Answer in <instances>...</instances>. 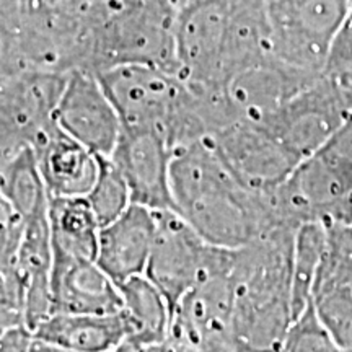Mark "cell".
Returning a JSON list of instances; mask_svg holds the SVG:
<instances>
[{"label":"cell","instance_id":"1","mask_svg":"<svg viewBox=\"0 0 352 352\" xmlns=\"http://www.w3.org/2000/svg\"><path fill=\"white\" fill-rule=\"evenodd\" d=\"M171 196L178 212L209 245L236 250L274 230L263 192L239 182L209 140L173 152Z\"/></svg>","mask_w":352,"mask_h":352},{"label":"cell","instance_id":"2","mask_svg":"<svg viewBox=\"0 0 352 352\" xmlns=\"http://www.w3.org/2000/svg\"><path fill=\"white\" fill-rule=\"evenodd\" d=\"M298 230V228H297ZM294 228H274L233 250V341L239 352H283L296 321Z\"/></svg>","mask_w":352,"mask_h":352},{"label":"cell","instance_id":"3","mask_svg":"<svg viewBox=\"0 0 352 352\" xmlns=\"http://www.w3.org/2000/svg\"><path fill=\"white\" fill-rule=\"evenodd\" d=\"M96 0H0V77L80 69Z\"/></svg>","mask_w":352,"mask_h":352},{"label":"cell","instance_id":"4","mask_svg":"<svg viewBox=\"0 0 352 352\" xmlns=\"http://www.w3.org/2000/svg\"><path fill=\"white\" fill-rule=\"evenodd\" d=\"M176 13L166 0H96L82 41L80 69L101 74L145 65L179 76Z\"/></svg>","mask_w":352,"mask_h":352},{"label":"cell","instance_id":"5","mask_svg":"<svg viewBox=\"0 0 352 352\" xmlns=\"http://www.w3.org/2000/svg\"><path fill=\"white\" fill-rule=\"evenodd\" d=\"M232 320L233 250L215 246L199 279L176 303L168 340L196 352H239Z\"/></svg>","mask_w":352,"mask_h":352},{"label":"cell","instance_id":"6","mask_svg":"<svg viewBox=\"0 0 352 352\" xmlns=\"http://www.w3.org/2000/svg\"><path fill=\"white\" fill-rule=\"evenodd\" d=\"M351 0H267L271 56L303 72L327 74Z\"/></svg>","mask_w":352,"mask_h":352},{"label":"cell","instance_id":"7","mask_svg":"<svg viewBox=\"0 0 352 352\" xmlns=\"http://www.w3.org/2000/svg\"><path fill=\"white\" fill-rule=\"evenodd\" d=\"M69 74L25 70L0 77V160L15 155L57 126Z\"/></svg>","mask_w":352,"mask_h":352},{"label":"cell","instance_id":"8","mask_svg":"<svg viewBox=\"0 0 352 352\" xmlns=\"http://www.w3.org/2000/svg\"><path fill=\"white\" fill-rule=\"evenodd\" d=\"M235 0H189L176 13L179 77L196 87H226V56Z\"/></svg>","mask_w":352,"mask_h":352},{"label":"cell","instance_id":"9","mask_svg":"<svg viewBox=\"0 0 352 352\" xmlns=\"http://www.w3.org/2000/svg\"><path fill=\"white\" fill-rule=\"evenodd\" d=\"M349 116L338 80L324 74L259 124L303 162L315 155Z\"/></svg>","mask_w":352,"mask_h":352},{"label":"cell","instance_id":"10","mask_svg":"<svg viewBox=\"0 0 352 352\" xmlns=\"http://www.w3.org/2000/svg\"><path fill=\"white\" fill-rule=\"evenodd\" d=\"M155 240L145 277L166 297L173 314L176 303L206 270L215 246L173 209L155 210Z\"/></svg>","mask_w":352,"mask_h":352},{"label":"cell","instance_id":"11","mask_svg":"<svg viewBox=\"0 0 352 352\" xmlns=\"http://www.w3.org/2000/svg\"><path fill=\"white\" fill-rule=\"evenodd\" d=\"M206 140L239 182L256 192L279 186L302 164L259 122L236 121Z\"/></svg>","mask_w":352,"mask_h":352},{"label":"cell","instance_id":"12","mask_svg":"<svg viewBox=\"0 0 352 352\" xmlns=\"http://www.w3.org/2000/svg\"><path fill=\"white\" fill-rule=\"evenodd\" d=\"M56 121L65 134L98 157H109L122 134V121L98 74L74 70L65 80Z\"/></svg>","mask_w":352,"mask_h":352},{"label":"cell","instance_id":"13","mask_svg":"<svg viewBox=\"0 0 352 352\" xmlns=\"http://www.w3.org/2000/svg\"><path fill=\"white\" fill-rule=\"evenodd\" d=\"M109 158L124 176L134 204L152 210L173 209V151L160 131L122 127L121 138Z\"/></svg>","mask_w":352,"mask_h":352},{"label":"cell","instance_id":"14","mask_svg":"<svg viewBox=\"0 0 352 352\" xmlns=\"http://www.w3.org/2000/svg\"><path fill=\"white\" fill-rule=\"evenodd\" d=\"M327 248L310 303L334 340L352 351V226L327 223Z\"/></svg>","mask_w":352,"mask_h":352},{"label":"cell","instance_id":"15","mask_svg":"<svg viewBox=\"0 0 352 352\" xmlns=\"http://www.w3.org/2000/svg\"><path fill=\"white\" fill-rule=\"evenodd\" d=\"M321 76L267 57L233 76L226 83V95L236 121L263 122Z\"/></svg>","mask_w":352,"mask_h":352},{"label":"cell","instance_id":"16","mask_svg":"<svg viewBox=\"0 0 352 352\" xmlns=\"http://www.w3.org/2000/svg\"><path fill=\"white\" fill-rule=\"evenodd\" d=\"M52 314L107 315L122 310L120 285L96 259L52 254Z\"/></svg>","mask_w":352,"mask_h":352},{"label":"cell","instance_id":"17","mask_svg":"<svg viewBox=\"0 0 352 352\" xmlns=\"http://www.w3.org/2000/svg\"><path fill=\"white\" fill-rule=\"evenodd\" d=\"M157 232L155 210L132 204L101 227L96 263L118 285L145 276Z\"/></svg>","mask_w":352,"mask_h":352},{"label":"cell","instance_id":"18","mask_svg":"<svg viewBox=\"0 0 352 352\" xmlns=\"http://www.w3.org/2000/svg\"><path fill=\"white\" fill-rule=\"evenodd\" d=\"M50 196L85 197L94 188L100 157L77 142L57 124L33 145Z\"/></svg>","mask_w":352,"mask_h":352},{"label":"cell","instance_id":"19","mask_svg":"<svg viewBox=\"0 0 352 352\" xmlns=\"http://www.w3.org/2000/svg\"><path fill=\"white\" fill-rule=\"evenodd\" d=\"M34 338L77 352H113L127 342L121 311L107 315L52 314L34 329Z\"/></svg>","mask_w":352,"mask_h":352},{"label":"cell","instance_id":"20","mask_svg":"<svg viewBox=\"0 0 352 352\" xmlns=\"http://www.w3.org/2000/svg\"><path fill=\"white\" fill-rule=\"evenodd\" d=\"M122 310L127 327V342L147 347L170 338L171 308L164 294L145 276L120 285Z\"/></svg>","mask_w":352,"mask_h":352},{"label":"cell","instance_id":"21","mask_svg":"<svg viewBox=\"0 0 352 352\" xmlns=\"http://www.w3.org/2000/svg\"><path fill=\"white\" fill-rule=\"evenodd\" d=\"M52 254L96 259L101 226L87 197L50 196Z\"/></svg>","mask_w":352,"mask_h":352},{"label":"cell","instance_id":"22","mask_svg":"<svg viewBox=\"0 0 352 352\" xmlns=\"http://www.w3.org/2000/svg\"><path fill=\"white\" fill-rule=\"evenodd\" d=\"M0 199L25 220L50 212V192L32 147L0 160Z\"/></svg>","mask_w":352,"mask_h":352},{"label":"cell","instance_id":"23","mask_svg":"<svg viewBox=\"0 0 352 352\" xmlns=\"http://www.w3.org/2000/svg\"><path fill=\"white\" fill-rule=\"evenodd\" d=\"M327 239L328 227L323 222H307L298 227L296 233L292 258V298L296 320L311 302V289L327 248Z\"/></svg>","mask_w":352,"mask_h":352},{"label":"cell","instance_id":"24","mask_svg":"<svg viewBox=\"0 0 352 352\" xmlns=\"http://www.w3.org/2000/svg\"><path fill=\"white\" fill-rule=\"evenodd\" d=\"M85 197L101 227L111 223L134 204L124 176L109 157H100L98 176Z\"/></svg>","mask_w":352,"mask_h":352},{"label":"cell","instance_id":"25","mask_svg":"<svg viewBox=\"0 0 352 352\" xmlns=\"http://www.w3.org/2000/svg\"><path fill=\"white\" fill-rule=\"evenodd\" d=\"M283 352H352L344 349L321 323L314 305L294 321Z\"/></svg>","mask_w":352,"mask_h":352},{"label":"cell","instance_id":"26","mask_svg":"<svg viewBox=\"0 0 352 352\" xmlns=\"http://www.w3.org/2000/svg\"><path fill=\"white\" fill-rule=\"evenodd\" d=\"M316 153L352 183V116Z\"/></svg>","mask_w":352,"mask_h":352},{"label":"cell","instance_id":"27","mask_svg":"<svg viewBox=\"0 0 352 352\" xmlns=\"http://www.w3.org/2000/svg\"><path fill=\"white\" fill-rule=\"evenodd\" d=\"M25 232V219L0 199V267L15 261Z\"/></svg>","mask_w":352,"mask_h":352},{"label":"cell","instance_id":"28","mask_svg":"<svg viewBox=\"0 0 352 352\" xmlns=\"http://www.w3.org/2000/svg\"><path fill=\"white\" fill-rule=\"evenodd\" d=\"M349 72H352V0L336 41L333 44L327 67L329 76H341Z\"/></svg>","mask_w":352,"mask_h":352},{"label":"cell","instance_id":"29","mask_svg":"<svg viewBox=\"0 0 352 352\" xmlns=\"http://www.w3.org/2000/svg\"><path fill=\"white\" fill-rule=\"evenodd\" d=\"M34 334L30 328L16 327L0 334V352H32Z\"/></svg>","mask_w":352,"mask_h":352},{"label":"cell","instance_id":"30","mask_svg":"<svg viewBox=\"0 0 352 352\" xmlns=\"http://www.w3.org/2000/svg\"><path fill=\"white\" fill-rule=\"evenodd\" d=\"M338 80V85L341 88L342 98L346 101V107L349 109V114L352 116V72L341 74V76H333Z\"/></svg>","mask_w":352,"mask_h":352},{"label":"cell","instance_id":"31","mask_svg":"<svg viewBox=\"0 0 352 352\" xmlns=\"http://www.w3.org/2000/svg\"><path fill=\"white\" fill-rule=\"evenodd\" d=\"M32 352H77V351L67 349V347H63V346L51 344V342L39 341V340H36V338H34V342L32 346Z\"/></svg>","mask_w":352,"mask_h":352},{"label":"cell","instance_id":"32","mask_svg":"<svg viewBox=\"0 0 352 352\" xmlns=\"http://www.w3.org/2000/svg\"><path fill=\"white\" fill-rule=\"evenodd\" d=\"M166 2H170L171 6L173 7H176V8H179V7H183L184 3H188L189 0H166Z\"/></svg>","mask_w":352,"mask_h":352}]
</instances>
